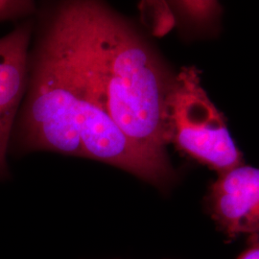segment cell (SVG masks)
<instances>
[{
	"instance_id": "7a4b0ae2",
	"label": "cell",
	"mask_w": 259,
	"mask_h": 259,
	"mask_svg": "<svg viewBox=\"0 0 259 259\" xmlns=\"http://www.w3.org/2000/svg\"><path fill=\"white\" fill-rule=\"evenodd\" d=\"M80 1L60 2L40 19L29 49L26 93L9 152H51L85 158L77 121L75 55Z\"/></svg>"
},
{
	"instance_id": "6da1fadb",
	"label": "cell",
	"mask_w": 259,
	"mask_h": 259,
	"mask_svg": "<svg viewBox=\"0 0 259 259\" xmlns=\"http://www.w3.org/2000/svg\"><path fill=\"white\" fill-rule=\"evenodd\" d=\"M97 48L109 114L145 155L171 164L167 98L175 75L131 20L94 1Z\"/></svg>"
},
{
	"instance_id": "52a82bcc",
	"label": "cell",
	"mask_w": 259,
	"mask_h": 259,
	"mask_svg": "<svg viewBox=\"0 0 259 259\" xmlns=\"http://www.w3.org/2000/svg\"><path fill=\"white\" fill-rule=\"evenodd\" d=\"M37 12L34 1L0 0V21L25 19Z\"/></svg>"
},
{
	"instance_id": "3957f363",
	"label": "cell",
	"mask_w": 259,
	"mask_h": 259,
	"mask_svg": "<svg viewBox=\"0 0 259 259\" xmlns=\"http://www.w3.org/2000/svg\"><path fill=\"white\" fill-rule=\"evenodd\" d=\"M94 1H80L75 55L77 121L84 157L116 167L162 192L177 182L171 164L137 148L109 114L97 48Z\"/></svg>"
},
{
	"instance_id": "8992f818",
	"label": "cell",
	"mask_w": 259,
	"mask_h": 259,
	"mask_svg": "<svg viewBox=\"0 0 259 259\" xmlns=\"http://www.w3.org/2000/svg\"><path fill=\"white\" fill-rule=\"evenodd\" d=\"M34 21L20 23L0 37V182L11 178L7 155L10 142L26 93L28 57Z\"/></svg>"
},
{
	"instance_id": "277c9868",
	"label": "cell",
	"mask_w": 259,
	"mask_h": 259,
	"mask_svg": "<svg viewBox=\"0 0 259 259\" xmlns=\"http://www.w3.org/2000/svg\"><path fill=\"white\" fill-rule=\"evenodd\" d=\"M168 144L221 175L240 166L243 156L234 144L222 113L201 84L195 66L175 75L167 98Z\"/></svg>"
},
{
	"instance_id": "ba28073f",
	"label": "cell",
	"mask_w": 259,
	"mask_h": 259,
	"mask_svg": "<svg viewBox=\"0 0 259 259\" xmlns=\"http://www.w3.org/2000/svg\"><path fill=\"white\" fill-rule=\"evenodd\" d=\"M237 259H259V232L248 236L246 248Z\"/></svg>"
},
{
	"instance_id": "5b68a950",
	"label": "cell",
	"mask_w": 259,
	"mask_h": 259,
	"mask_svg": "<svg viewBox=\"0 0 259 259\" xmlns=\"http://www.w3.org/2000/svg\"><path fill=\"white\" fill-rule=\"evenodd\" d=\"M207 211L228 239L259 232V168L242 164L229 170L210 185Z\"/></svg>"
}]
</instances>
